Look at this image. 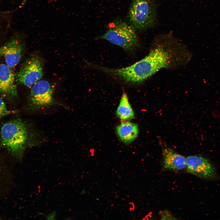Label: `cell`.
<instances>
[{
	"label": "cell",
	"mask_w": 220,
	"mask_h": 220,
	"mask_svg": "<svg viewBox=\"0 0 220 220\" xmlns=\"http://www.w3.org/2000/svg\"><path fill=\"white\" fill-rule=\"evenodd\" d=\"M161 37L159 42L144 58L133 64L120 68H113L112 75L129 84L141 83L162 68L182 64L186 53L178 48L169 35Z\"/></svg>",
	"instance_id": "cell-1"
},
{
	"label": "cell",
	"mask_w": 220,
	"mask_h": 220,
	"mask_svg": "<svg viewBox=\"0 0 220 220\" xmlns=\"http://www.w3.org/2000/svg\"><path fill=\"white\" fill-rule=\"evenodd\" d=\"M27 128L20 119L5 123L1 127V142L2 145L13 154L21 156L28 140Z\"/></svg>",
	"instance_id": "cell-2"
},
{
	"label": "cell",
	"mask_w": 220,
	"mask_h": 220,
	"mask_svg": "<svg viewBox=\"0 0 220 220\" xmlns=\"http://www.w3.org/2000/svg\"><path fill=\"white\" fill-rule=\"evenodd\" d=\"M136 31L130 23L118 20L112 23L108 30L97 39L106 40L126 51H131L139 46Z\"/></svg>",
	"instance_id": "cell-3"
},
{
	"label": "cell",
	"mask_w": 220,
	"mask_h": 220,
	"mask_svg": "<svg viewBox=\"0 0 220 220\" xmlns=\"http://www.w3.org/2000/svg\"><path fill=\"white\" fill-rule=\"evenodd\" d=\"M154 0H132L128 13L130 24L137 30L151 28L156 22Z\"/></svg>",
	"instance_id": "cell-4"
},
{
	"label": "cell",
	"mask_w": 220,
	"mask_h": 220,
	"mask_svg": "<svg viewBox=\"0 0 220 220\" xmlns=\"http://www.w3.org/2000/svg\"><path fill=\"white\" fill-rule=\"evenodd\" d=\"M28 105L32 111L59 105L53 98V88L48 81L38 80L33 85L29 97Z\"/></svg>",
	"instance_id": "cell-5"
},
{
	"label": "cell",
	"mask_w": 220,
	"mask_h": 220,
	"mask_svg": "<svg viewBox=\"0 0 220 220\" xmlns=\"http://www.w3.org/2000/svg\"><path fill=\"white\" fill-rule=\"evenodd\" d=\"M43 62L37 54H33L26 61L18 72L16 80L28 87L32 86L43 76Z\"/></svg>",
	"instance_id": "cell-6"
},
{
	"label": "cell",
	"mask_w": 220,
	"mask_h": 220,
	"mask_svg": "<svg viewBox=\"0 0 220 220\" xmlns=\"http://www.w3.org/2000/svg\"><path fill=\"white\" fill-rule=\"evenodd\" d=\"M186 163L185 169L188 173L204 179L215 178V168L207 159L199 156H190L186 158Z\"/></svg>",
	"instance_id": "cell-7"
},
{
	"label": "cell",
	"mask_w": 220,
	"mask_h": 220,
	"mask_svg": "<svg viewBox=\"0 0 220 220\" xmlns=\"http://www.w3.org/2000/svg\"><path fill=\"white\" fill-rule=\"evenodd\" d=\"M16 80L12 68L6 64H0V94L3 97L9 99L17 98Z\"/></svg>",
	"instance_id": "cell-8"
},
{
	"label": "cell",
	"mask_w": 220,
	"mask_h": 220,
	"mask_svg": "<svg viewBox=\"0 0 220 220\" xmlns=\"http://www.w3.org/2000/svg\"><path fill=\"white\" fill-rule=\"evenodd\" d=\"M24 51L23 44L17 38L10 39L0 47V56L4 57L6 64L12 68L19 62Z\"/></svg>",
	"instance_id": "cell-9"
},
{
	"label": "cell",
	"mask_w": 220,
	"mask_h": 220,
	"mask_svg": "<svg viewBox=\"0 0 220 220\" xmlns=\"http://www.w3.org/2000/svg\"><path fill=\"white\" fill-rule=\"evenodd\" d=\"M164 167L171 171H179L186 168V158L169 148L163 151Z\"/></svg>",
	"instance_id": "cell-10"
},
{
	"label": "cell",
	"mask_w": 220,
	"mask_h": 220,
	"mask_svg": "<svg viewBox=\"0 0 220 220\" xmlns=\"http://www.w3.org/2000/svg\"><path fill=\"white\" fill-rule=\"evenodd\" d=\"M116 130L120 140L126 144L130 143L134 141L138 133V125L129 122L120 123L117 127Z\"/></svg>",
	"instance_id": "cell-11"
},
{
	"label": "cell",
	"mask_w": 220,
	"mask_h": 220,
	"mask_svg": "<svg viewBox=\"0 0 220 220\" xmlns=\"http://www.w3.org/2000/svg\"><path fill=\"white\" fill-rule=\"evenodd\" d=\"M117 117L121 120H127L133 119L134 113L129 102L126 94L123 93L116 111Z\"/></svg>",
	"instance_id": "cell-12"
},
{
	"label": "cell",
	"mask_w": 220,
	"mask_h": 220,
	"mask_svg": "<svg viewBox=\"0 0 220 220\" xmlns=\"http://www.w3.org/2000/svg\"><path fill=\"white\" fill-rule=\"evenodd\" d=\"M12 112L7 109L4 102L0 98V118L10 114Z\"/></svg>",
	"instance_id": "cell-13"
},
{
	"label": "cell",
	"mask_w": 220,
	"mask_h": 220,
	"mask_svg": "<svg viewBox=\"0 0 220 220\" xmlns=\"http://www.w3.org/2000/svg\"><path fill=\"white\" fill-rule=\"evenodd\" d=\"M161 219H177L171 213L167 210L161 211L160 213Z\"/></svg>",
	"instance_id": "cell-14"
},
{
	"label": "cell",
	"mask_w": 220,
	"mask_h": 220,
	"mask_svg": "<svg viewBox=\"0 0 220 220\" xmlns=\"http://www.w3.org/2000/svg\"><path fill=\"white\" fill-rule=\"evenodd\" d=\"M55 215L54 213H51L48 216L47 218L49 219H53L55 217Z\"/></svg>",
	"instance_id": "cell-15"
}]
</instances>
